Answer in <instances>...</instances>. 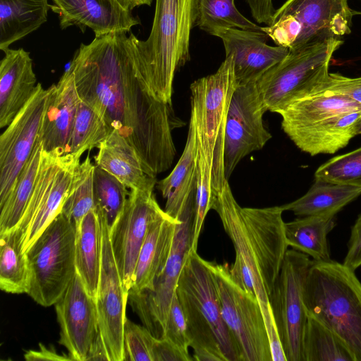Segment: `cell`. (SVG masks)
<instances>
[{
    "mask_svg": "<svg viewBox=\"0 0 361 361\" xmlns=\"http://www.w3.org/2000/svg\"><path fill=\"white\" fill-rule=\"evenodd\" d=\"M116 32L81 44L68 68L81 100L98 112L110 133L121 135L156 177L172 165L176 148L171 105L154 97L137 71L135 36Z\"/></svg>",
    "mask_w": 361,
    "mask_h": 361,
    "instance_id": "cell-1",
    "label": "cell"
},
{
    "mask_svg": "<svg viewBox=\"0 0 361 361\" xmlns=\"http://www.w3.org/2000/svg\"><path fill=\"white\" fill-rule=\"evenodd\" d=\"M211 209L218 214L235 249L233 276L257 297L262 313L269 312V297L288 250L284 211L281 206L242 207L228 180L213 196Z\"/></svg>",
    "mask_w": 361,
    "mask_h": 361,
    "instance_id": "cell-2",
    "label": "cell"
},
{
    "mask_svg": "<svg viewBox=\"0 0 361 361\" xmlns=\"http://www.w3.org/2000/svg\"><path fill=\"white\" fill-rule=\"evenodd\" d=\"M176 293L186 319L194 360L242 361L223 319L212 272L197 250H191L185 259Z\"/></svg>",
    "mask_w": 361,
    "mask_h": 361,
    "instance_id": "cell-3",
    "label": "cell"
},
{
    "mask_svg": "<svg viewBox=\"0 0 361 361\" xmlns=\"http://www.w3.org/2000/svg\"><path fill=\"white\" fill-rule=\"evenodd\" d=\"M193 0H156L148 38L135 39L137 71L148 92L172 104L176 72L190 60L189 44L194 26Z\"/></svg>",
    "mask_w": 361,
    "mask_h": 361,
    "instance_id": "cell-4",
    "label": "cell"
},
{
    "mask_svg": "<svg viewBox=\"0 0 361 361\" xmlns=\"http://www.w3.org/2000/svg\"><path fill=\"white\" fill-rule=\"evenodd\" d=\"M306 313L332 331L361 361V282L343 263L312 261L303 285Z\"/></svg>",
    "mask_w": 361,
    "mask_h": 361,
    "instance_id": "cell-5",
    "label": "cell"
},
{
    "mask_svg": "<svg viewBox=\"0 0 361 361\" xmlns=\"http://www.w3.org/2000/svg\"><path fill=\"white\" fill-rule=\"evenodd\" d=\"M237 83L232 56H226L218 70L190 85L191 116L197 145L211 170L212 196L226 180L224 139L228 110Z\"/></svg>",
    "mask_w": 361,
    "mask_h": 361,
    "instance_id": "cell-6",
    "label": "cell"
},
{
    "mask_svg": "<svg viewBox=\"0 0 361 361\" xmlns=\"http://www.w3.org/2000/svg\"><path fill=\"white\" fill-rule=\"evenodd\" d=\"M357 13L348 0H287L262 30L277 46L294 51L350 34Z\"/></svg>",
    "mask_w": 361,
    "mask_h": 361,
    "instance_id": "cell-7",
    "label": "cell"
},
{
    "mask_svg": "<svg viewBox=\"0 0 361 361\" xmlns=\"http://www.w3.org/2000/svg\"><path fill=\"white\" fill-rule=\"evenodd\" d=\"M75 223L60 212L26 250L30 282L27 293L43 307L63 295L75 273Z\"/></svg>",
    "mask_w": 361,
    "mask_h": 361,
    "instance_id": "cell-8",
    "label": "cell"
},
{
    "mask_svg": "<svg viewBox=\"0 0 361 361\" xmlns=\"http://www.w3.org/2000/svg\"><path fill=\"white\" fill-rule=\"evenodd\" d=\"M341 39L289 51L256 82L267 111L281 114L291 102L313 94L329 75V66Z\"/></svg>",
    "mask_w": 361,
    "mask_h": 361,
    "instance_id": "cell-9",
    "label": "cell"
},
{
    "mask_svg": "<svg viewBox=\"0 0 361 361\" xmlns=\"http://www.w3.org/2000/svg\"><path fill=\"white\" fill-rule=\"evenodd\" d=\"M207 264L216 286L223 319L236 341L242 361H272L257 297L235 279L228 264L207 261Z\"/></svg>",
    "mask_w": 361,
    "mask_h": 361,
    "instance_id": "cell-10",
    "label": "cell"
},
{
    "mask_svg": "<svg viewBox=\"0 0 361 361\" xmlns=\"http://www.w3.org/2000/svg\"><path fill=\"white\" fill-rule=\"evenodd\" d=\"M82 154L42 150L33 190L17 226L23 235L24 252L61 212Z\"/></svg>",
    "mask_w": 361,
    "mask_h": 361,
    "instance_id": "cell-11",
    "label": "cell"
},
{
    "mask_svg": "<svg viewBox=\"0 0 361 361\" xmlns=\"http://www.w3.org/2000/svg\"><path fill=\"white\" fill-rule=\"evenodd\" d=\"M195 200V192L178 218L179 221L169 257L164 269L155 280L153 288L139 293H128V300L133 311L143 326L158 338L164 335L170 305L184 261L192 250Z\"/></svg>",
    "mask_w": 361,
    "mask_h": 361,
    "instance_id": "cell-12",
    "label": "cell"
},
{
    "mask_svg": "<svg viewBox=\"0 0 361 361\" xmlns=\"http://www.w3.org/2000/svg\"><path fill=\"white\" fill-rule=\"evenodd\" d=\"M312 259L288 250L269 297V304L287 361H302V339L307 314L303 285Z\"/></svg>",
    "mask_w": 361,
    "mask_h": 361,
    "instance_id": "cell-13",
    "label": "cell"
},
{
    "mask_svg": "<svg viewBox=\"0 0 361 361\" xmlns=\"http://www.w3.org/2000/svg\"><path fill=\"white\" fill-rule=\"evenodd\" d=\"M267 111L256 82L237 84L230 102L225 130L226 180L245 157L263 148L271 139V135L263 122Z\"/></svg>",
    "mask_w": 361,
    "mask_h": 361,
    "instance_id": "cell-14",
    "label": "cell"
},
{
    "mask_svg": "<svg viewBox=\"0 0 361 361\" xmlns=\"http://www.w3.org/2000/svg\"><path fill=\"white\" fill-rule=\"evenodd\" d=\"M49 93V89L38 82L32 97L0 136V207L35 148Z\"/></svg>",
    "mask_w": 361,
    "mask_h": 361,
    "instance_id": "cell-15",
    "label": "cell"
},
{
    "mask_svg": "<svg viewBox=\"0 0 361 361\" xmlns=\"http://www.w3.org/2000/svg\"><path fill=\"white\" fill-rule=\"evenodd\" d=\"M99 217L102 230V267L96 298L99 330L109 361H123V331L128 292L122 284L109 228L104 219Z\"/></svg>",
    "mask_w": 361,
    "mask_h": 361,
    "instance_id": "cell-16",
    "label": "cell"
},
{
    "mask_svg": "<svg viewBox=\"0 0 361 361\" xmlns=\"http://www.w3.org/2000/svg\"><path fill=\"white\" fill-rule=\"evenodd\" d=\"M162 210L153 192L130 190L122 213L109 231L115 261L128 292L148 226Z\"/></svg>",
    "mask_w": 361,
    "mask_h": 361,
    "instance_id": "cell-17",
    "label": "cell"
},
{
    "mask_svg": "<svg viewBox=\"0 0 361 361\" xmlns=\"http://www.w3.org/2000/svg\"><path fill=\"white\" fill-rule=\"evenodd\" d=\"M54 306L60 326L59 344L67 349L72 360L85 361L99 330L96 300L77 272Z\"/></svg>",
    "mask_w": 361,
    "mask_h": 361,
    "instance_id": "cell-18",
    "label": "cell"
},
{
    "mask_svg": "<svg viewBox=\"0 0 361 361\" xmlns=\"http://www.w3.org/2000/svg\"><path fill=\"white\" fill-rule=\"evenodd\" d=\"M221 39L226 56H232L236 83L256 82L272 66L289 53L287 47L267 44L263 31L228 29L217 35Z\"/></svg>",
    "mask_w": 361,
    "mask_h": 361,
    "instance_id": "cell-19",
    "label": "cell"
},
{
    "mask_svg": "<svg viewBox=\"0 0 361 361\" xmlns=\"http://www.w3.org/2000/svg\"><path fill=\"white\" fill-rule=\"evenodd\" d=\"M51 9L59 15L60 27L90 28L96 37L116 32H130L140 24L120 0H52Z\"/></svg>",
    "mask_w": 361,
    "mask_h": 361,
    "instance_id": "cell-20",
    "label": "cell"
},
{
    "mask_svg": "<svg viewBox=\"0 0 361 361\" xmlns=\"http://www.w3.org/2000/svg\"><path fill=\"white\" fill-rule=\"evenodd\" d=\"M48 89L38 138L45 152L65 154L80 102L71 71L68 68Z\"/></svg>",
    "mask_w": 361,
    "mask_h": 361,
    "instance_id": "cell-21",
    "label": "cell"
},
{
    "mask_svg": "<svg viewBox=\"0 0 361 361\" xmlns=\"http://www.w3.org/2000/svg\"><path fill=\"white\" fill-rule=\"evenodd\" d=\"M0 63V127L8 126L35 92L32 59L24 49H7Z\"/></svg>",
    "mask_w": 361,
    "mask_h": 361,
    "instance_id": "cell-22",
    "label": "cell"
},
{
    "mask_svg": "<svg viewBox=\"0 0 361 361\" xmlns=\"http://www.w3.org/2000/svg\"><path fill=\"white\" fill-rule=\"evenodd\" d=\"M179 219L160 212L150 222L136 262L128 293L150 290L169 257Z\"/></svg>",
    "mask_w": 361,
    "mask_h": 361,
    "instance_id": "cell-23",
    "label": "cell"
},
{
    "mask_svg": "<svg viewBox=\"0 0 361 361\" xmlns=\"http://www.w3.org/2000/svg\"><path fill=\"white\" fill-rule=\"evenodd\" d=\"M96 166L130 190L153 192L157 181L149 176L135 148L114 130L98 147Z\"/></svg>",
    "mask_w": 361,
    "mask_h": 361,
    "instance_id": "cell-24",
    "label": "cell"
},
{
    "mask_svg": "<svg viewBox=\"0 0 361 361\" xmlns=\"http://www.w3.org/2000/svg\"><path fill=\"white\" fill-rule=\"evenodd\" d=\"M360 118L361 110L347 112L285 133L300 150L312 156L334 154L357 135Z\"/></svg>",
    "mask_w": 361,
    "mask_h": 361,
    "instance_id": "cell-25",
    "label": "cell"
},
{
    "mask_svg": "<svg viewBox=\"0 0 361 361\" xmlns=\"http://www.w3.org/2000/svg\"><path fill=\"white\" fill-rule=\"evenodd\" d=\"M197 168V139L195 123L190 118L187 141L180 158L169 176L157 183V188L166 199L164 211L176 219L195 191Z\"/></svg>",
    "mask_w": 361,
    "mask_h": 361,
    "instance_id": "cell-26",
    "label": "cell"
},
{
    "mask_svg": "<svg viewBox=\"0 0 361 361\" xmlns=\"http://www.w3.org/2000/svg\"><path fill=\"white\" fill-rule=\"evenodd\" d=\"M102 256V230L95 208L90 210L77 227L75 260L76 272L88 293L96 300Z\"/></svg>",
    "mask_w": 361,
    "mask_h": 361,
    "instance_id": "cell-27",
    "label": "cell"
},
{
    "mask_svg": "<svg viewBox=\"0 0 361 361\" xmlns=\"http://www.w3.org/2000/svg\"><path fill=\"white\" fill-rule=\"evenodd\" d=\"M361 110V104L338 94L317 93L291 102L280 114L285 132L309 126L332 116Z\"/></svg>",
    "mask_w": 361,
    "mask_h": 361,
    "instance_id": "cell-28",
    "label": "cell"
},
{
    "mask_svg": "<svg viewBox=\"0 0 361 361\" xmlns=\"http://www.w3.org/2000/svg\"><path fill=\"white\" fill-rule=\"evenodd\" d=\"M336 226V214L299 216L285 222L288 247L317 262L331 260L328 235Z\"/></svg>",
    "mask_w": 361,
    "mask_h": 361,
    "instance_id": "cell-29",
    "label": "cell"
},
{
    "mask_svg": "<svg viewBox=\"0 0 361 361\" xmlns=\"http://www.w3.org/2000/svg\"><path fill=\"white\" fill-rule=\"evenodd\" d=\"M49 8L48 0H0V49L37 30Z\"/></svg>",
    "mask_w": 361,
    "mask_h": 361,
    "instance_id": "cell-30",
    "label": "cell"
},
{
    "mask_svg": "<svg viewBox=\"0 0 361 361\" xmlns=\"http://www.w3.org/2000/svg\"><path fill=\"white\" fill-rule=\"evenodd\" d=\"M361 195V188L315 180L300 198L281 205L298 216L336 214Z\"/></svg>",
    "mask_w": 361,
    "mask_h": 361,
    "instance_id": "cell-31",
    "label": "cell"
},
{
    "mask_svg": "<svg viewBox=\"0 0 361 361\" xmlns=\"http://www.w3.org/2000/svg\"><path fill=\"white\" fill-rule=\"evenodd\" d=\"M0 288L10 293H27L30 271L23 252V235L18 228L0 234Z\"/></svg>",
    "mask_w": 361,
    "mask_h": 361,
    "instance_id": "cell-32",
    "label": "cell"
},
{
    "mask_svg": "<svg viewBox=\"0 0 361 361\" xmlns=\"http://www.w3.org/2000/svg\"><path fill=\"white\" fill-rule=\"evenodd\" d=\"M42 150V142L38 138L10 195L0 207V234L14 229L21 221L33 190Z\"/></svg>",
    "mask_w": 361,
    "mask_h": 361,
    "instance_id": "cell-33",
    "label": "cell"
},
{
    "mask_svg": "<svg viewBox=\"0 0 361 361\" xmlns=\"http://www.w3.org/2000/svg\"><path fill=\"white\" fill-rule=\"evenodd\" d=\"M194 25L216 36L228 29L262 31L236 8L234 0H193Z\"/></svg>",
    "mask_w": 361,
    "mask_h": 361,
    "instance_id": "cell-34",
    "label": "cell"
},
{
    "mask_svg": "<svg viewBox=\"0 0 361 361\" xmlns=\"http://www.w3.org/2000/svg\"><path fill=\"white\" fill-rule=\"evenodd\" d=\"M302 361H355L338 336L307 315L302 339Z\"/></svg>",
    "mask_w": 361,
    "mask_h": 361,
    "instance_id": "cell-35",
    "label": "cell"
},
{
    "mask_svg": "<svg viewBox=\"0 0 361 361\" xmlns=\"http://www.w3.org/2000/svg\"><path fill=\"white\" fill-rule=\"evenodd\" d=\"M128 188L114 176L95 165L94 202L98 215L109 229L122 213L129 196Z\"/></svg>",
    "mask_w": 361,
    "mask_h": 361,
    "instance_id": "cell-36",
    "label": "cell"
},
{
    "mask_svg": "<svg viewBox=\"0 0 361 361\" xmlns=\"http://www.w3.org/2000/svg\"><path fill=\"white\" fill-rule=\"evenodd\" d=\"M109 129L101 115L80 99L68 143V153L91 150L99 146L109 135Z\"/></svg>",
    "mask_w": 361,
    "mask_h": 361,
    "instance_id": "cell-37",
    "label": "cell"
},
{
    "mask_svg": "<svg viewBox=\"0 0 361 361\" xmlns=\"http://www.w3.org/2000/svg\"><path fill=\"white\" fill-rule=\"evenodd\" d=\"M95 165L89 154L76 169L70 192L63 204L61 213L79 226L83 217L94 208V173Z\"/></svg>",
    "mask_w": 361,
    "mask_h": 361,
    "instance_id": "cell-38",
    "label": "cell"
},
{
    "mask_svg": "<svg viewBox=\"0 0 361 361\" xmlns=\"http://www.w3.org/2000/svg\"><path fill=\"white\" fill-rule=\"evenodd\" d=\"M314 176L315 180L361 188V147L329 159Z\"/></svg>",
    "mask_w": 361,
    "mask_h": 361,
    "instance_id": "cell-39",
    "label": "cell"
},
{
    "mask_svg": "<svg viewBox=\"0 0 361 361\" xmlns=\"http://www.w3.org/2000/svg\"><path fill=\"white\" fill-rule=\"evenodd\" d=\"M211 170L205 161L202 150L197 145V168L195 200V218L192 250H197L198 240L205 217L211 209L212 200Z\"/></svg>",
    "mask_w": 361,
    "mask_h": 361,
    "instance_id": "cell-40",
    "label": "cell"
},
{
    "mask_svg": "<svg viewBox=\"0 0 361 361\" xmlns=\"http://www.w3.org/2000/svg\"><path fill=\"white\" fill-rule=\"evenodd\" d=\"M154 336L145 327L126 318L123 331L125 360L153 361Z\"/></svg>",
    "mask_w": 361,
    "mask_h": 361,
    "instance_id": "cell-41",
    "label": "cell"
},
{
    "mask_svg": "<svg viewBox=\"0 0 361 361\" xmlns=\"http://www.w3.org/2000/svg\"><path fill=\"white\" fill-rule=\"evenodd\" d=\"M163 337L167 338L183 351L190 353V341L185 314L176 292L173 297Z\"/></svg>",
    "mask_w": 361,
    "mask_h": 361,
    "instance_id": "cell-42",
    "label": "cell"
},
{
    "mask_svg": "<svg viewBox=\"0 0 361 361\" xmlns=\"http://www.w3.org/2000/svg\"><path fill=\"white\" fill-rule=\"evenodd\" d=\"M317 93L345 96L361 104V77L348 78L338 73H329L313 94Z\"/></svg>",
    "mask_w": 361,
    "mask_h": 361,
    "instance_id": "cell-43",
    "label": "cell"
},
{
    "mask_svg": "<svg viewBox=\"0 0 361 361\" xmlns=\"http://www.w3.org/2000/svg\"><path fill=\"white\" fill-rule=\"evenodd\" d=\"M153 361H192L190 353L183 351L166 337L154 338L152 348Z\"/></svg>",
    "mask_w": 361,
    "mask_h": 361,
    "instance_id": "cell-44",
    "label": "cell"
},
{
    "mask_svg": "<svg viewBox=\"0 0 361 361\" xmlns=\"http://www.w3.org/2000/svg\"><path fill=\"white\" fill-rule=\"evenodd\" d=\"M347 247L343 264L355 271L361 267V214L358 215L351 227Z\"/></svg>",
    "mask_w": 361,
    "mask_h": 361,
    "instance_id": "cell-45",
    "label": "cell"
},
{
    "mask_svg": "<svg viewBox=\"0 0 361 361\" xmlns=\"http://www.w3.org/2000/svg\"><path fill=\"white\" fill-rule=\"evenodd\" d=\"M38 350H28L24 357L27 360H72L68 355H61L53 349L47 348L39 343Z\"/></svg>",
    "mask_w": 361,
    "mask_h": 361,
    "instance_id": "cell-46",
    "label": "cell"
},
{
    "mask_svg": "<svg viewBox=\"0 0 361 361\" xmlns=\"http://www.w3.org/2000/svg\"><path fill=\"white\" fill-rule=\"evenodd\" d=\"M85 360L109 361V355L100 333L98 334L95 341H94Z\"/></svg>",
    "mask_w": 361,
    "mask_h": 361,
    "instance_id": "cell-47",
    "label": "cell"
},
{
    "mask_svg": "<svg viewBox=\"0 0 361 361\" xmlns=\"http://www.w3.org/2000/svg\"><path fill=\"white\" fill-rule=\"evenodd\" d=\"M130 10L142 5L150 6L153 0H120Z\"/></svg>",
    "mask_w": 361,
    "mask_h": 361,
    "instance_id": "cell-48",
    "label": "cell"
},
{
    "mask_svg": "<svg viewBox=\"0 0 361 361\" xmlns=\"http://www.w3.org/2000/svg\"><path fill=\"white\" fill-rule=\"evenodd\" d=\"M357 133L361 134V118L360 119L357 124Z\"/></svg>",
    "mask_w": 361,
    "mask_h": 361,
    "instance_id": "cell-49",
    "label": "cell"
},
{
    "mask_svg": "<svg viewBox=\"0 0 361 361\" xmlns=\"http://www.w3.org/2000/svg\"><path fill=\"white\" fill-rule=\"evenodd\" d=\"M361 1V0H360Z\"/></svg>",
    "mask_w": 361,
    "mask_h": 361,
    "instance_id": "cell-50",
    "label": "cell"
}]
</instances>
